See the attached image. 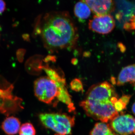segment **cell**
Returning <instances> with one entry per match:
<instances>
[{
	"instance_id": "obj_19",
	"label": "cell",
	"mask_w": 135,
	"mask_h": 135,
	"mask_svg": "<svg viewBox=\"0 0 135 135\" xmlns=\"http://www.w3.org/2000/svg\"><path fill=\"white\" fill-rule=\"evenodd\" d=\"M133 133H134L135 134V129L134 131H133Z\"/></svg>"
},
{
	"instance_id": "obj_3",
	"label": "cell",
	"mask_w": 135,
	"mask_h": 135,
	"mask_svg": "<svg viewBox=\"0 0 135 135\" xmlns=\"http://www.w3.org/2000/svg\"><path fill=\"white\" fill-rule=\"evenodd\" d=\"M43 68L47 76L38 78L34 83V90L37 98L47 104H51L57 98L67 105L70 112L75 110L65 79L54 69L50 67Z\"/></svg>"
},
{
	"instance_id": "obj_8",
	"label": "cell",
	"mask_w": 135,
	"mask_h": 135,
	"mask_svg": "<svg viewBox=\"0 0 135 135\" xmlns=\"http://www.w3.org/2000/svg\"><path fill=\"white\" fill-rule=\"evenodd\" d=\"M21 122L18 118L11 116L5 118L2 124V130L8 135H15L19 132Z\"/></svg>"
},
{
	"instance_id": "obj_2",
	"label": "cell",
	"mask_w": 135,
	"mask_h": 135,
	"mask_svg": "<svg viewBox=\"0 0 135 135\" xmlns=\"http://www.w3.org/2000/svg\"><path fill=\"white\" fill-rule=\"evenodd\" d=\"M118 100L113 86L104 81L90 87L80 105L87 116L107 123L119 115L114 107Z\"/></svg>"
},
{
	"instance_id": "obj_11",
	"label": "cell",
	"mask_w": 135,
	"mask_h": 135,
	"mask_svg": "<svg viewBox=\"0 0 135 135\" xmlns=\"http://www.w3.org/2000/svg\"><path fill=\"white\" fill-rule=\"evenodd\" d=\"M90 135H119L111 128L109 124L99 122L95 125L90 132Z\"/></svg>"
},
{
	"instance_id": "obj_6",
	"label": "cell",
	"mask_w": 135,
	"mask_h": 135,
	"mask_svg": "<svg viewBox=\"0 0 135 135\" xmlns=\"http://www.w3.org/2000/svg\"><path fill=\"white\" fill-rule=\"evenodd\" d=\"M115 26L113 17L110 15L102 16H95L89 23V29L102 34L110 33Z\"/></svg>"
},
{
	"instance_id": "obj_4",
	"label": "cell",
	"mask_w": 135,
	"mask_h": 135,
	"mask_svg": "<svg viewBox=\"0 0 135 135\" xmlns=\"http://www.w3.org/2000/svg\"><path fill=\"white\" fill-rule=\"evenodd\" d=\"M44 127L53 130L55 135H69L75 124V117L66 114L42 113L39 116Z\"/></svg>"
},
{
	"instance_id": "obj_9",
	"label": "cell",
	"mask_w": 135,
	"mask_h": 135,
	"mask_svg": "<svg viewBox=\"0 0 135 135\" xmlns=\"http://www.w3.org/2000/svg\"><path fill=\"white\" fill-rule=\"evenodd\" d=\"M128 82H135V64L123 68L118 76L117 82L118 86L123 85Z\"/></svg>"
},
{
	"instance_id": "obj_18",
	"label": "cell",
	"mask_w": 135,
	"mask_h": 135,
	"mask_svg": "<svg viewBox=\"0 0 135 135\" xmlns=\"http://www.w3.org/2000/svg\"><path fill=\"white\" fill-rule=\"evenodd\" d=\"M132 111L133 113L135 115V102L133 104V106H132Z\"/></svg>"
},
{
	"instance_id": "obj_10",
	"label": "cell",
	"mask_w": 135,
	"mask_h": 135,
	"mask_svg": "<svg viewBox=\"0 0 135 135\" xmlns=\"http://www.w3.org/2000/svg\"><path fill=\"white\" fill-rule=\"evenodd\" d=\"M91 12L89 7L84 1L77 2L74 6V14L80 19H87L90 16Z\"/></svg>"
},
{
	"instance_id": "obj_1",
	"label": "cell",
	"mask_w": 135,
	"mask_h": 135,
	"mask_svg": "<svg viewBox=\"0 0 135 135\" xmlns=\"http://www.w3.org/2000/svg\"><path fill=\"white\" fill-rule=\"evenodd\" d=\"M35 31L46 48L52 51L72 48L78 39L77 27L66 12L47 13L39 18Z\"/></svg>"
},
{
	"instance_id": "obj_17",
	"label": "cell",
	"mask_w": 135,
	"mask_h": 135,
	"mask_svg": "<svg viewBox=\"0 0 135 135\" xmlns=\"http://www.w3.org/2000/svg\"><path fill=\"white\" fill-rule=\"evenodd\" d=\"M129 23L131 27V30H135V15H134L131 18Z\"/></svg>"
},
{
	"instance_id": "obj_12",
	"label": "cell",
	"mask_w": 135,
	"mask_h": 135,
	"mask_svg": "<svg viewBox=\"0 0 135 135\" xmlns=\"http://www.w3.org/2000/svg\"><path fill=\"white\" fill-rule=\"evenodd\" d=\"M18 132L19 135H36V134L35 128L32 124L29 122L22 124Z\"/></svg>"
},
{
	"instance_id": "obj_15",
	"label": "cell",
	"mask_w": 135,
	"mask_h": 135,
	"mask_svg": "<svg viewBox=\"0 0 135 135\" xmlns=\"http://www.w3.org/2000/svg\"><path fill=\"white\" fill-rule=\"evenodd\" d=\"M131 97V96L129 95H123L120 99L123 103L126 104L127 105V104L129 102Z\"/></svg>"
},
{
	"instance_id": "obj_13",
	"label": "cell",
	"mask_w": 135,
	"mask_h": 135,
	"mask_svg": "<svg viewBox=\"0 0 135 135\" xmlns=\"http://www.w3.org/2000/svg\"><path fill=\"white\" fill-rule=\"evenodd\" d=\"M71 88L73 90L76 92L83 91V86L81 81L78 79H75L71 82Z\"/></svg>"
},
{
	"instance_id": "obj_16",
	"label": "cell",
	"mask_w": 135,
	"mask_h": 135,
	"mask_svg": "<svg viewBox=\"0 0 135 135\" xmlns=\"http://www.w3.org/2000/svg\"><path fill=\"white\" fill-rule=\"evenodd\" d=\"M6 3L4 1L0 0V14L4 12L6 9Z\"/></svg>"
},
{
	"instance_id": "obj_7",
	"label": "cell",
	"mask_w": 135,
	"mask_h": 135,
	"mask_svg": "<svg viewBox=\"0 0 135 135\" xmlns=\"http://www.w3.org/2000/svg\"><path fill=\"white\" fill-rule=\"evenodd\" d=\"M84 1L96 16L110 15L115 9L114 2L110 0H86Z\"/></svg>"
},
{
	"instance_id": "obj_14",
	"label": "cell",
	"mask_w": 135,
	"mask_h": 135,
	"mask_svg": "<svg viewBox=\"0 0 135 135\" xmlns=\"http://www.w3.org/2000/svg\"><path fill=\"white\" fill-rule=\"evenodd\" d=\"M126 106L127 105L123 103L120 99L118 100L114 104V108L118 112L122 111L124 109H126Z\"/></svg>"
},
{
	"instance_id": "obj_5",
	"label": "cell",
	"mask_w": 135,
	"mask_h": 135,
	"mask_svg": "<svg viewBox=\"0 0 135 135\" xmlns=\"http://www.w3.org/2000/svg\"><path fill=\"white\" fill-rule=\"evenodd\" d=\"M110 126L119 134H130L135 129V118L129 114L119 115L111 121Z\"/></svg>"
}]
</instances>
